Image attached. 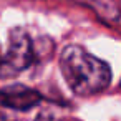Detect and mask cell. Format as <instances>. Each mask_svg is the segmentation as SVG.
Returning <instances> with one entry per match:
<instances>
[{
    "label": "cell",
    "instance_id": "obj_1",
    "mask_svg": "<svg viewBox=\"0 0 121 121\" xmlns=\"http://www.w3.org/2000/svg\"><path fill=\"white\" fill-rule=\"evenodd\" d=\"M60 70L78 96H95L111 83V66L80 45H68L60 55Z\"/></svg>",
    "mask_w": 121,
    "mask_h": 121
},
{
    "label": "cell",
    "instance_id": "obj_3",
    "mask_svg": "<svg viewBox=\"0 0 121 121\" xmlns=\"http://www.w3.org/2000/svg\"><path fill=\"white\" fill-rule=\"evenodd\" d=\"M42 95L25 85L15 83L0 90V108H10L15 111H28L40 104Z\"/></svg>",
    "mask_w": 121,
    "mask_h": 121
},
{
    "label": "cell",
    "instance_id": "obj_6",
    "mask_svg": "<svg viewBox=\"0 0 121 121\" xmlns=\"http://www.w3.org/2000/svg\"><path fill=\"white\" fill-rule=\"evenodd\" d=\"M0 60H2V56H0Z\"/></svg>",
    "mask_w": 121,
    "mask_h": 121
},
{
    "label": "cell",
    "instance_id": "obj_2",
    "mask_svg": "<svg viewBox=\"0 0 121 121\" xmlns=\"http://www.w3.org/2000/svg\"><path fill=\"white\" fill-rule=\"evenodd\" d=\"M35 43L28 32L22 27H15L9 33V50L0 60V76L9 78L22 73L35 61Z\"/></svg>",
    "mask_w": 121,
    "mask_h": 121
},
{
    "label": "cell",
    "instance_id": "obj_5",
    "mask_svg": "<svg viewBox=\"0 0 121 121\" xmlns=\"http://www.w3.org/2000/svg\"><path fill=\"white\" fill-rule=\"evenodd\" d=\"M0 121H5V114H4L2 108H0Z\"/></svg>",
    "mask_w": 121,
    "mask_h": 121
},
{
    "label": "cell",
    "instance_id": "obj_4",
    "mask_svg": "<svg viewBox=\"0 0 121 121\" xmlns=\"http://www.w3.org/2000/svg\"><path fill=\"white\" fill-rule=\"evenodd\" d=\"M78 4H83L85 7L91 9L99 20H103L106 25L114 27L119 22V5L118 0H76Z\"/></svg>",
    "mask_w": 121,
    "mask_h": 121
}]
</instances>
